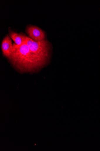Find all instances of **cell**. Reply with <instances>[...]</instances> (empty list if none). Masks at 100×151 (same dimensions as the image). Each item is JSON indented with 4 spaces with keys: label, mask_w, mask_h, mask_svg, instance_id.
Returning a JSON list of instances; mask_svg holds the SVG:
<instances>
[{
    "label": "cell",
    "mask_w": 100,
    "mask_h": 151,
    "mask_svg": "<svg viewBox=\"0 0 100 151\" xmlns=\"http://www.w3.org/2000/svg\"><path fill=\"white\" fill-rule=\"evenodd\" d=\"M8 59L14 67L23 73L35 72L45 66L25 42L20 45L14 44L11 56Z\"/></svg>",
    "instance_id": "1"
},
{
    "label": "cell",
    "mask_w": 100,
    "mask_h": 151,
    "mask_svg": "<svg viewBox=\"0 0 100 151\" xmlns=\"http://www.w3.org/2000/svg\"><path fill=\"white\" fill-rule=\"evenodd\" d=\"M23 35L24 42L40 61L45 65L50 57V45L49 42L47 40L36 42L26 35Z\"/></svg>",
    "instance_id": "2"
},
{
    "label": "cell",
    "mask_w": 100,
    "mask_h": 151,
    "mask_svg": "<svg viewBox=\"0 0 100 151\" xmlns=\"http://www.w3.org/2000/svg\"><path fill=\"white\" fill-rule=\"evenodd\" d=\"M26 31L30 38L36 42L45 40L46 35L44 32L36 26H28L27 27Z\"/></svg>",
    "instance_id": "3"
},
{
    "label": "cell",
    "mask_w": 100,
    "mask_h": 151,
    "mask_svg": "<svg viewBox=\"0 0 100 151\" xmlns=\"http://www.w3.org/2000/svg\"><path fill=\"white\" fill-rule=\"evenodd\" d=\"M1 47L2 52L4 56L8 58H9L12 53L13 45L11 37L8 35L3 39Z\"/></svg>",
    "instance_id": "4"
},
{
    "label": "cell",
    "mask_w": 100,
    "mask_h": 151,
    "mask_svg": "<svg viewBox=\"0 0 100 151\" xmlns=\"http://www.w3.org/2000/svg\"><path fill=\"white\" fill-rule=\"evenodd\" d=\"M10 37L14 41L16 44L20 45L24 43L25 39L23 34H19L11 31L9 33Z\"/></svg>",
    "instance_id": "5"
}]
</instances>
